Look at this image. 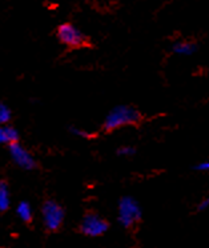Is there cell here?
Returning a JSON list of instances; mask_svg holds the SVG:
<instances>
[{"instance_id": "6da1fadb", "label": "cell", "mask_w": 209, "mask_h": 248, "mask_svg": "<svg viewBox=\"0 0 209 248\" xmlns=\"http://www.w3.org/2000/svg\"><path fill=\"white\" fill-rule=\"evenodd\" d=\"M143 120H144V115L140 112L137 108H134V106L121 104V106H116L108 112L103 122L102 130L109 134L113 131L120 130L125 125L139 127L140 124L143 123Z\"/></svg>"}, {"instance_id": "7a4b0ae2", "label": "cell", "mask_w": 209, "mask_h": 248, "mask_svg": "<svg viewBox=\"0 0 209 248\" xmlns=\"http://www.w3.org/2000/svg\"><path fill=\"white\" fill-rule=\"evenodd\" d=\"M118 220L125 230H132L143 219V210L139 202L132 196H123L119 200Z\"/></svg>"}, {"instance_id": "3957f363", "label": "cell", "mask_w": 209, "mask_h": 248, "mask_svg": "<svg viewBox=\"0 0 209 248\" xmlns=\"http://www.w3.org/2000/svg\"><path fill=\"white\" fill-rule=\"evenodd\" d=\"M42 217L45 230L48 232H56L64 223L65 211L56 200L47 199L42 205Z\"/></svg>"}, {"instance_id": "277c9868", "label": "cell", "mask_w": 209, "mask_h": 248, "mask_svg": "<svg viewBox=\"0 0 209 248\" xmlns=\"http://www.w3.org/2000/svg\"><path fill=\"white\" fill-rule=\"evenodd\" d=\"M56 36L59 39L60 43L64 44L65 47H68V48L77 49L90 46L88 38L81 32L79 28L75 27L71 23L60 24L58 30H56Z\"/></svg>"}, {"instance_id": "5b68a950", "label": "cell", "mask_w": 209, "mask_h": 248, "mask_svg": "<svg viewBox=\"0 0 209 248\" xmlns=\"http://www.w3.org/2000/svg\"><path fill=\"white\" fill-rule=\"evenodd\" d=\"M109 230V221L96 214V212H87L83 216L79 226V231L90 237H99L104 235Z\"/></svg>"}, {"instance_id": "8992f818", "label": "cell", "mask_w": 209, "mask_h": 248, "mask_svg": "<svg viewBox=\"0 0 209 248\" xmlns=\"http://www.w3.org/2000/svg\"><path fill=\"white\" fill-rule=\"evenodd\" d=\"M8 151H10V155H11L12 162L15 163L17 167L26 170V171H32L35 168H38L36 159L19 141L8 144Z\"/></svg>"}, {"instance_id": "52a82bcc", "label": "cell", "mask_w": 209, "mask_h": 248, "mask_svg": "<svg viewBox=\"0 0 209 248\" xmlns=\"http://www.w3.org/2000/svg\"><path fill=\"white\" fill-rule=\"evenodd\" d=\"M172 51L177 55L181 56H191L196 51H197V44L194 42H188V40H181V42H176L172 46Z\"/></svg>"}, {"instance_id": "ba28073f", "label": "cell", "mask_w": 209, "mask_h": 248, "mask_svg": "<svg viewBox=\"0 0 209 248\" xmlns=\"http://www.w3.org/2000/svg\"><path fill=\"white\" fill-rule=\"evenodd\" d=\"M11 205L10 187L6 180H0V212H6Z\"/></svg>"}, {"instance_id": "9c48e42d", "label": "cell", "mask_w": 209, "mask_h": 248, "mask_svg": "<svg viewBox=\"0 0 209 248\" xmlns=\"http://www.w3.org/2000/svg\"><path fill=\"white\" fill-rule=\"evenodd\" d=\"M16 214L17 216L22 219V221H24L26 224H30V223H32L33 220V212H32V207L31 204L26 202V200H23L20 202L16 207Z\"/></svg>"}, {"instance_id": "30bf717a", "label": "cell", "mask_w": 209, "mask_h": 248, "mask_svg": "<svg viewBox=\"0 0 209 248\" xmlns=\"http://www.w3.org/2000/svg\"><path fill=\"white\" fill-rule=\"evenodd\" d=\"M12 119V112L10 107L7 106L4 102H0V124L6 125L10 123V120Z\"/></svg>"}, {"instance_id": "8fae6325", "label": "cell", "mask_w": 209, "mask_h": 248, "mask_svg": "<svg viewBox=\"0 0 209 248\" xmlns=\"http://www.w3.org/2000/svg\"><path fill=\"white\" fill-rule=\"evenodd\" d=\"M6 132H7V139H8V144L11 143H16L20 139V135H19V131L12 127V125H7L6 124Z\"/></svg>"}, {"instance_id": "7c38bea8", "label": "cell", "mask_w": 209, "mask_h": 248, "mask_svg": "<svg viewBox=\"0 0 209 248\" xmlns=\"http://www.w3.org/2000/svg\"><path fill=\"white\" fill-rule=\"evenodd\" d=\"M70 132L72 135L79 136V138H83V139H93L96 136L95 134H92V132L81 130V128H77V127H70Z\"/></svg>"}, {"instance_id": "4fadbf2b", "label": "cell", "mask_w": 209, "mask_h": 248, "mask_svg": "<svg viewBox=\"0 0 209 248\" xmlns=\"http://www.w3.org/2000/svg\"><path fill=\"white\" fill-rule=\"evenodd\" d=\"M116 154L120 155V156H134V154H136V148L132 146H123V147H119L118 150H116Z\"/></svg>"}, {"instance_id": "5bb4252c", "label": "cell", "mask_w": 209, "mask_h": 248, "mask_svg": "<svg viewBox=\"0 0 209 248\" xmlns=\"http://www.w3.org/2000/svg\"><path fill=\"white\" fill-rule=\"evenodd\" d=\"M193 170L194 171H209V159L204 160V162H200L197 164L193 166Z\"/></svg>"}, {"instance_id": "9a60e30c", "label": "cell", "mask_w": 209, "mask_h": 248, "mask_svg": "<svg viewBox=\"0 0 209 248\" xmlns=\"http://www.w3.org/2000/svg\"><path fill=\"white\" fill-rule=\"evenodd\" d=\"M0 144H8L6 125H1V124H0Z\"/></svg>"}, {"instance_id": "2e32d148", "label": "cell", "mask_w": 209, "mask_h": 248, "mask_svg": "<svg viewBox=\"0 0 209 248\" xmlns=\"http://www.w3.org/2000/svg\"><path fill=\"white\" fill-rule=\"evenodd\" d=\"M209 208V198H205L203 199L200 203L197 204V211L198 212H201V211H205Z\"/></svg>"}]
</instances>
